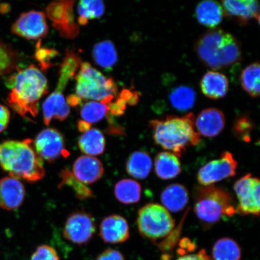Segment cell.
<instances>
[{
	"instance_id": "17",
	"label": "cell",
	"mask_w": 260,
	"mask_h": 260,
	"mask_svg": "<svg viewBox=\"0 0 260 260\" xmlns=\"http://www.w3.org/2000/svg\"><path fill=\"white\" fill-rule=\"evenodd\" d=\"M73 175L84 184L95 183L102 177L105 169L102 162L92 156H80L74 161Z\"/></svg>"
},
{
	"instance_id": "1",
	"label": "cell",
	"mask_w": 260,
	"mask_h": 260,
	"mask_svg": "<svg viewBox=\"0 0 260 260\" xmlns=\"http://www.w3.org/2000/svg\"><path fill=\"white\" fill-rule=\"evenodd\" d=\"M6 85L11 89L8 98L10 107L19 115L30 119L38 113L39 102L48 93L47 78L35 64L18 69Z\"/></svg>"
},
{
	"instance_id": "15",
	"label": "cell",
	"mask_w": 260,
	"mask_h": 260,
	"mask_svg": "<svg viewBox=\"0 0 260 260\" xmlns=\"http://www.w3.org/2000/svg\"><path fill=\"white\" fill-rule=\"evenodd\" d=\"M23 184L18 179L6 177L0 180V207L6 210L17 209L24 202Z\"/></svg>"
},
{
	"instance_id": "18",
	"label": "cell",
	"mask_w": 260,
	"mask_h": 260,
	"mask_svg": "<svg viewBox=\"0 0 260 260\" xmlns=\"http://www.w3.org/2000/svg\"><path fill=\"white\" fill-rule=\"evenodd\" d=\"M222 3L224 14L236 18L242 24L253 18L259 21V4L255 0H225Z\"/></svg>"
},
{
	"instance_id": "23",
	"label": "cell",
	"mask_w": 260,
	"mask_h": 260,
	"mask_svg": "<svg viewBox=\"0 0 260 260\" xmlns=\"http://www.w3.org/2000/svg\"><path fill=\"white\" fill-rule=\"evenodd\" d=\"M106 144L105 135L96 128H90L83 133L78 141L80 151L92 157L102 154L105 151Z\"/></svg>"
},
{
	"instance_id": "11",
	"label": "cell",
	"mask_w": 260,
	"mask_h": 260,
	"mask_svg": "<svg viewBox=\"0 0 260 260\" xmlns=\"http://www.w3.org/2000/svg\"><path fill=\"white\" fill-rule=\"evenodd\" d=\"M75 2L58 1L51 3L46 11L53 25L61 37L74 38L79 34V26L74 22L73 6Z\"/></svg>"
},
{
	"instance_id": "26",
	"label": "cell",
	"mask_w": 260,
	"mask_h": 260,
	"mask_svg": "<svg viewBox=\"0 0 260 260\" xmlns=\"http://www.w3.org/2000/svg\"><path fill=\"white\" fill-rule=\"evenodd\" d=\"M114 193L120 203L136 204L141 200L142 187L138 181L132 179H122L116 184Z\"/></svg>"
},
{
	"instance_id": "34",
	"label": "cell",
	"mask_w": 260,
	"mask_h": 260,
	"mask_svg": "<svg viewBox=\"0 0 260 260\" xmlns=\"http://www.w3.org/2000/svg\"><path fill=\"white\" fill-rule=\"evenodd\" d=\"M253 128V123L248 117L242 116L237 118L233 126V132L236 137L246 142L250 141V135Z\"/></svg>"
},
{
	"instance_id": "37",
	"label": "cell",
	"mask_w": 260,
	"mask_h": 260,
	"mask_svg": "<svg viewBox=\"0 0 260 260\" xmlns=\"http://www.w3.org/2000/svg\"><path fill=\"white\" fill-rule=\"evenodd\" d=\"M96 260H125V258L118 250L107 249L97 256Z\"/></svg>"
},
{
	"instance_id": "4",
	"label": "cell",
	"mask_w": 260,
	"mask_h": 260,
	"mask_svg": "<svg viewBox=\"0 0 260 260\" xmlns=\"http://www.w3.org/2000/svg\"><path fill=\"white\" fill-rule=\"evenodd\" d=\"M198 57L213 70H219L236 64L241 58V47L232 35L214 28L204 34L195 44Z\"/></svg>"
},
{
	"instance_id": "16",
	"label": "cell",
	"mask_w": 260,
	"mask_h": 260,
	"mask_svg": "<svg viewBox=\"0 0 260 260\" xmlns=\"http://www.w3.org/2000/svg\"><path fill=\"white\" fill-rule=\"evenodd\" d=\"M195 128L200 135L214 138L220 134L225 125V115L216 108L203 110L194 121Z\"/></svg>"
},
{
	"instance_id": "3",
	"label": "cell",
	"mask_w": 260,
	"mask_h": 260,
	"mask_svg": "<svg viewBox=\"0 0 260 260\" xmlns=\"http://www.w3.org/2000/svg\"><path fill=\"white\" fill-rule=\"evenodd\" d=\"M0 167L10 177L30 183L42 180L45 174L43 161L29 139L0 144Z\"/></svg>"
},
{
	"instance_id": "22",
	"label": "cell",
	"mask_w": 260,
	"mask_h": 260,
	"mask_svg": "<svg viewBox=\"0 0 260 260\" xmlns=\"http://www.w3.org/2000/svg\"><path fill=\"white\" fill-rule=\"evenodd\" d=\"M156 175L164 180H171L181 172V165L177 156L169 151L159 152L154 161Z\"/></svg>"
},
{
	"instance_id": "9",
	"label": "cell",
	"mask_w": 260,
	"mask_h": 260,
	"mask_svg": "<svg viewBox=\"0 0 260 260\" xmlns=\"http://www.w3.org/2000/svg\"><path fill=\"white\" fill-rule=\"evenodd\" d=\"M237 161L229 151H224L220 157L208 162L197 174L198 183L203 186H211L225 179L235 177Z\"/></svg>"
},
{
	"instance_id": "10",
	"label": "cell",
	"mask_w": 260,
	"mask_h": 260,
	"mask_svg": "<svg viewBox=\"0 0 260 260\" xmlns=\"http://www.w3.org/2000/svg\"><path fill=\"white\" fill-rule=\"evenodd\" d=\"M95 231V220L92 214L86 211H77L68 216L63 234L67 240L81 245L90 241Z\"/></svg>"
},
{
	"instance_id": "21",
	"label": "cell",
	"mask_w": 260,
	"mask_h": 260,
	"mask_svg": "<svg viewBox=\"0 0 260 260\" xmlns=\"http://www.w3.org/2000/svg\"><path fill=\"white\" fill-rule=\"evenodd\" d=\"M195 14L201 24L212 29L220 24L225 15L222 6L212 0L200 2L195 10Z\"/></svg>"
},
{
	"instance_id": "35",
	"label": "cell",
	"mask_w": 260,
	"mask_h": 260,
	"mask_svg": "<svg viewBox=\"0 0 260 260\" xmlns=\"http://www.w3.org/2000/svg\"><path fill=\"white\" fill-rule=\"evenodd\" d=\"M31 260H60L56 250L49 245L38 246L32 253Z\"/></svg>"
},
{
	"instance_id": "28",
	"label": "cell",
	"mask_w": 260,
	"mask_h": 260,
	"mask_svg": "<svg viewBox=\"0 0 260 260\" xmlns=\"http://www.w3.org/2000/svg\"><path fill=\"white\" fill-rule=\"evenodd\" d=\"M240 83L243 89L252 97H258L260 91V68L258 62L249 64L242 71Z\"/></svg>"
},
{
	"instance_id": "2",
	"label": "cell",
	"mask_w": 260,
	"mask_h": 260,
	"mask_svg": "<svg viewBox=\"0 0 260 260\" xmlns=\"http://www.w3.org/2000/svg\"><path fill=\"white\" fill-rule=\"evenodd\" d=\"M192 113L180 117L168 116L164 119H154L149 122L155 144L165 150L181 157L190 146L200 142V135L194 125Z\"/></svg>"
},
{
	"instance_id": "19",
	"label": "cell",
	"mask_w": 260,
	"mask_h": 260,
	"mask_svg": "<svg viewBox=\"0 0 260 260\" xmlns=\"http://www.w3.org/2000/svg\"><path fill=\"white\" fill-rule=\"evenodd\" d=\"M160 200L166 209L172 213L183 211L187 206L189 196L184 185L174 183L165 188L160 195Z\"/></svg>"
},
{
	"instance_id": "20",
	"label": "cell",
	"mask_w": 260,
	"mask_h": 260,
	"mask_svg": "<svg viewBox=\"0 0 260 260\" xmlns=\"http://www.w3.org/2000/svg\"><path fill=\"white\" fill-rule=\"evenodd\" d=\"M200 87L205 96L211 99H220L226 95L229 81L225 75L216 71H209L203 76Z\"/></svg>"
},
{
	"instance_id": "39",
	"label": "cell",
	"mask_w": 260,
	"mask_h": 260,
	"mask_svg": "<svg viewBox=\"0 0 260 260\" xmlns=\"http://www.w3.org/2000/svg\"><path fill=\"white\" fill-rule=\"evenodd\" d=\"M177 260H211V258L206 250L201 249L198 253L180 256Z\"/></svg>"
},
{
	"instance_id": "29",
	"label": "cell",
	"mask_w": 260,
	"mask_h": 260,
	"mask_svg": "<svg viewBox=\"0 0 260 260\" xmlns=\"http://www.w3.org/2000/svg\"><path fill=\"white\" fill-rule=\"evenodd\" d=\"M79 24L84 25L91 19L102 18L105 12V6L100 0H82L78 6Z\"/></svg>"
},
{
	"instance_id": "36",
	"label": "cell",
	"mask_w": 260,
	"mask_h": 260,
	"mask_svg": "<svg viewBox=\"0 0 260 260\" xmlns=\"http://www.w3.org/2000/svg\"><path fill=\"white\" fill-rule=\"evenodd\" d=\"M57 53V52L54 50L41 48L39 47L37 53H36V57H37V60L40 61L42 67L48 68L50 66V60L54 56V55Z\"/></svg>"
},
{
	"instance_id": "8",
	"label": "cell",
	"mask_w": 260,
	"mask_h": 260,
	"mask_svg": "<svg viewBox=\"0 0 260 260\" xmlns=\"http://www.w3.org/2000/svg\"><path fill=\"white\" fill-rule=\"evenodd\" d=\"M238 204L237 213L242 216L251 215L258 217L260 211V182L258 178L251 174L244 175L234 185Z\"/></svg>"
},
{
	"instance_id": "32",
	"label": "cell",
	"mask_w": 260,
	"mask_h": 260,
	"mask_svg": "<svg viewBox=\"0 0 260 260\" xmlns=\"http://www.w3.org/2000/svg\"><path fill=\"white\" fill-rule=\"evenodd\" d=\"M108 111V105L91 101L84 104L81 109L80 115L83 121L92 124L102 121Z\"/></svg>"
},
{
	"instance_id": "5",
	"label": "cell",
	"mask_w": 260,
	"mask_h": 260,
	"mask_svg": "<svg viewBox=\"0 0 260 260\" xmlns=\"http://www.w3.org/2000/svg\"><path fill=\"white\" fill-rule=\"evenodd\" d=\"M194 212L203 225L211 226L237 213L232 194L223 188L200 186L195 188Z\"/></svg>"
},
{
	"instance_id": "30",
	"label": "cell",
	"mask_w": 260,
	"mask_h": 260,
	"mask_svg": "<svg viewBox=\"0 0 260 260\" xmlns=\"http://www.w3.org/2000/svg\"><path fill=\"white\" fill-rule=\"evenodd\" d=\"M196 93L190 87L179 86L170 93V100L172 106L180 111H186L194 105Z\"/></svg>"
},
{
	"instance_id": "6",
	"label": "cell",
	"mask_w": 260,
	"mask_h": 260,
	"mask_svg": "<svg viewBox=\"0 0 260 260\" xmlns=\"http://www.w3.org/2000/svg\"><path fill=\"white\" fill-rule=\"evenodd\" d=\"M76 80V95L81 100H92L108 105L118 90L112 78H107L88 62L81 63Z\"/></svg>"
},
{
	"instance_id": "12",
	"label": "cell",
	"mask_w": 260,
	"mask_h": 260,
	"mask_svg": "<svg viewBox=\"0 0 260 260\" xmlns=\"http://www.w3.org/2000/svg\"><path fill=\"white\" fill-rule=\"evenodd\" d=\"M34 145L38 155L48 162H53L61 155L68 154L63 135L53 128L42 130L36 137Z\"/></svg>"
},
{
	"instance_id": "24",
	"label": "cell",
	"mask_w": 260,
	"mask_h": 260,
	"mask_svg": "<svg viewBox=\"0 0 260 260\" xmlns=\"http://www.w3.org/2000/svg\"><path fill=\"white\" fill-rule=\"evenodd\" d=\"M152 159L147 152L136 151L129 155L126 161V171L130 176L144 180L152 170Z\"/></svg>"
},
{
	"instance_id": "7",
	"label": "cell",
	"mask_w": 260,
	"mask_h": 260,
	"mask_svg": "<svg viewBox=\"0 0 260 260\" xmlns=\"http://www.w3.org/2000/svg\"><path fill=\"white\" fill-rule=\"evenodd\" d=\"M137 225L141 236L156 242L170 235L175 229V221L161 205L149 203L138 211Z\"/></svg>"
},
{
	"instance_id": "13",
	"label": "cell",
	"mask_w": 260,
	"mask_h": 260,
	"mask_svg": "<svg viewBox=\"0 0 260 260\" xmlns=\"http://www.w3.org/2000/svg\"><path fill=\"white\" fill-rule=\"evenodd\" d=\"M12 31L29 40L46 37L48 27L44 12L31 11L23 13L12 25Z\"/></svg>"
},
{
	"instance_id": "33",
	"label": "cell",
	"mask_w": 260,
	"mask_h": 260,
	"mask_svg": "<svg viewBox=\"0 0 260 260\" xmlns=\"http://www.w3.org/2000/svg\"><path fill=\"white\" fill-rule=\"evenodd\" d=\"M16 61L17 57L15 51L0 41V76L14 70Z\"/></svg>"
},
{
	"instance_id": "38",
	"label": "cell",
	"mask_w": 260,
	"mask_h": 260,
	"mask_svg": "<svg viewBox=\"0 0 260 260\" xmlns=\"http://www.w3.org/2000/svg\"><path fill=\"white\" fill-rule=\"evenodd\" d=\"M11 118V113L8 107L0 105V133L8 127Z\"/></svg>"
},
{
	"instance_id": "31",
	"label": "cell",
	"mask_w": 260,
	"mask_h": 260,
	"mask_svg": "<svg viewBox=\"0 0 260 260\" xmlns=\"http://www.w3.org/2000/svg\"><path fill=\"white\" fill-rule=\"evenodd\" d=\"M61 182L58 187L61 188L67 186L72 188L76 196L81 200L89 199L92 198L93 194L92 190L87 187L85 184L81 183L74 177L73 172L65 169L61 171L60 175Z\"/></svg>"
},
{
	"instance_id": "25",
	"label": "cell",
	"mask_w": 260,
	"mask_h": 260,
	"mask_svg": "<svg viewBox=\"0 0 260 260\" xmlns=\"http://www.w3.org/2000/svg\"><path fill=\"white\" fill-rule=\"evenodd\" d=\"M92 57L95 62L107 71H111L118 61V54L112 41L106 40L94 45Z\"/></svg>"
},
{
	"instance_id": "40",
	"label": "cell",
	"mask_w": 260,
	"mask_h": 260,
	"mask_svg": "<svg viewBox=\"0 0 260 260\" xmlns=\"http://www.w3.org/2000/svg\"><path fill=\"white\" fill-rule=\"evenodd\" d=\"M90 128L91 124H90L89 123L83 121V120H81V121L78 122V129H79L80 132H82L83 133L88 131V130Z\"/></svg>"
},
{
	"instance_id": "27",
	"label": "cell",
	"mask_w": 260,
	"mask_h": 260,
	"mask_svg": "<svg viewBox=\"0 0 260 260\" xmlns=\"http://www.w3.org/2000/svg\"><path fill=\"white\" fill-rule=\"evenodd\" d=\"M213 258L214 260H240L242 251L239 244L230 237L217 240L213 247Z\"/></svg>"
},
{
	"instance_id": "14",
	"label": "cell",
	"mask_w": 260,
	"mask_h": 260,
	"mask_svg": "<svg viewBox=\"0 0 260 260\" xmlns=\"http://www.w3.org/2000/svg\"><path fill=\"white\" fill-rule=\"evenodd\" d=\"M99 235L107 243H120L129 237V228L124 217L112 214L105 217L100 224Z\"/></svg>"
}]
</instances>
